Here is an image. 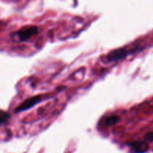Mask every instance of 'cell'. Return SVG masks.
<instances>
[{
	"label": "cell",
	"instance_id": "obj_1",
	"mask_svg": "<svg viewBox=\"0 0 153 153\" xmlns=\"http://www.w3.org/2000/svg\"><path fill=\"white\" fill-rule=\"evenodd\" d=\"M141 49H142V47L140 46H134V48H130V49L120 48V49H115L106 55V60L107 62H116V61L127 58L129 55L139 52Z\"/></svg>",
	"mask_w": 153,
	"mask_h": 153
},
{
	"label": "cell",
	"instance_id": "obj_2",
	"mask_svg": "<svg viewBox=\"0 0 153 153\" xmlns=\"http://www.w3.org/2000/svg\"><path fill=\"white\" fill-rule=\"evenodd\" d=\"M38 29L37 26H27L23 28H21L15 34L20 41L24 42L31 38L32 36L35 35L38 33Z\"/></svg>",
	"mask_w": 153,
	"mask_h": 153
},
{
	"label": "cell",
	"instance_id": "obj_3",
	"mask_svg": "<svg viewBox=\"0 0 153 153\" xmlns=\"http://www.w3.org/2000/svg\"><path fill=\"white\" fill-rule=\"evenodd\" d=\"M42 100L41 96H35V97H32L31 98L28 99V100H25L22 103H21L19 106L16 108L15 112H22L24 111H26L28 109H30L32 108L33 106L36 105L38 103L40 102Z\"/></svg>",
	"mask_w": 153,
	"mask_h": 153
},
{
	"label": "cell",
	"instance_id": "obj_4",
	"mask_svg": "<svg viewBox=\"0 0 153 153\" xmlns=\"http://www.w3.org/2000/svg\"><path fill=\"white\" fill-rule=\"evenodd\" d=\"M128 146L134 150V153H145L148 151V144L147 142L137 140L128 143Z\"/></svg>",
	"mask_w": 153,
	"mask_h": 153
},
{
	"label": "cell",
	"instance_id": "obj_5",
	"mask_svg": "<svg viewBox=\"0 0 153 153\" xmlns=\"http://www.w3.org/2000/svg\"><path fill=\"white\" fill-rule=\"evenodd\" d=\"M118 120H119L118 116H117V115H112V116H110L107 118H106L104 123L106 126H113L114 124L117 123Z\"/></svg>",
	"mask_w": 153,
	"mask_h": 153
},
{
	"label": "cell",
	"instance_id": "obj_6",
	"mask_svg": "<svg viewBox=\"0 0 153 153\" xmlns=\"http://www.w3.org/2000/svg\"><path fill=\"white\" fill-rule=\"evenodd\" d=\"M9 117H10V115H9L8 114L6 113V112L4 111H0V126H1L2 124L7 122L8 120L9 119Z\"/></svg>",
	"mask_w": 153,
	"mask_h": 153
},
{
	"label": "cell",
	"instance_id": "obj_7",
	"mask_svg": "<svg viewBox=\"0 0 153 153\" xmlns=\"http://www.w3.org/2000/svg\"><path fill=\"white\" fill-rule=\"evenodd\" d=\"M144 137H145V139L147 141L153 142V131H148V132H147L145 134V136H144Z\"/></svg>",
	"mask_w": 153,
	"mask_h": 153
}]
</instances>
